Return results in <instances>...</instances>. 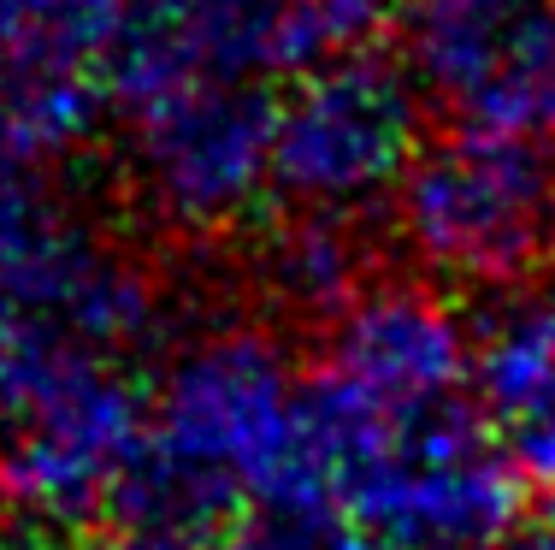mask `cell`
<instances>
[{"label": "cell", "instance_id": "8fae6325", "mask_svg": "<svg viewBox=\"0 0 555 550\" xmlns=\"http://www.w3.org/2000/svg\"><path fill=\"white\" fill-rule=\"evenodd\" d=\"M473 409L520 479L555 486V303L526 296L491 314L473 344Z\"/></svg>", "mask_w": 555, "mask_h": 550}, {"label": "cell", "instance_id": "2e32d148", "mask_svg": "<svg viewBox=\"0 0 555 550\" xmlns=\"http://www.w3.org/2000/svg\"><path fill=\"white\" fill-rule=\"evenodd\" d=\"M373 7H385V0H373Z\"/></svg>", "mask_w": 555, "mask_h": 550}, {"label": "cell", "instance_id": "5b68a950", "mask_svg": "<svg viewBox=\"0 0 555 550\" xmlns=\"http://www.w3.org/2000/svg\"><path fill=\"white\" fill-rule=\"evenodd\" d=\"M137 195L178 231L243 226L272 190V89L260 77L190 72L118 95Z\"/></svg>", "mask_w": 555, "mask_h": 550}, {"label": "cell", "instance_id": "6da1fadb", "mask_svg": "<svg viewBox=\"0 0 555 550\" xmlns=\"http://www.w3.org/2000/svg\"><path fill=\"white\" fill-rule=\"evenodd\" d=\"M526 479L467 397L378 402L337 373L296 379L260 509H320L385 550H491Z\"/></svg>", "mask_w": 555, "mask_h": 550}, {"label": "cell", "instance_id": "5bb4252c", "mask_svg": "<svg viewBox=\"0 0 555 550\" xmlns=\"http://www.w3.org/2000/svg\"><path fill=\"white\" fill-rule=\"evenodd\" d=\"M89 550H190V545H166V539H142V533H118V539L89 545Z\"/></svg>", "mask_w": 555, "mask_h": 550}, {"label": "cell", "instance_id": "9a60e30c", "mask_svg": "<svg viewBox=\"0 0 555 550\" xmlns=\"http://www.w3.org/2000/svg\"><path fill=\"white\" fill-rule=\"evenodd\" d=\"M550 255H555V238H550Z\"/></svg>", "mask_w": 555, "mask_h": 550}, {"label": "cell", "instance_id": "ba28073f", "mask_svg": "<svg viewBox=\"0 0 555 550\" xmlns=\"http://www.w3.org/2000/svg\"><path fill=\"white\" fill-rule=\"evenodd\" d=\"M408 77L461 130L555 154V0H414Z\"/></svg>", "mask_w": 555, "mask_h": 550}, {"label": "cell", "instance_id": "9c48e42d", "mask_svg": "<svg viewBox=\"0 0 555 550\" xmlns=\"http://www.w3.org/2000/svg\"><path fill=\"white\" fill-rule=\"evenodd\" d=\"M325 373H337L343 385L366 391L378 402H408V409L449 402L467 397L473 337L443 291L408 279H366L332 314Z\"/></svg>", "mask_w": 555, "mask_h": 550}, {"label": "cell", "instance_id": "277c9868", "mask_svg": "<svg viewBox=\"0 0 555 550\" xmlns=\"http://www.w3.org/2000/svg\"><path fill=\"white\" fill-rule=\"evenodd\" d=\"M408 255L443 284H520L555 238V154L491 130L420 142L390 190Z\"/></svg>", "mask_w": 555, "mask_h": 550}, {"label": "cell", "instance_id": "3957f363", "mask_svg": "<svg viewBox=\"0 0 555 550\" xmlns=\"http://www.w3.org/2000/svg\"><path fill=\"white\" fill-rule=\"evenodd\" d=\"M142 438L130 361L77 344H36L0 379V497L30 527L107 509Z\"/></svg>", "mask_w": 555, "mask_h": 550}, {"label": "cell", "instance_id": "30bf717a", "mask_svg": "<svg viewBox=\"0 0 555 550\" xmlns=\"http://www.w3.org/2000/svg\"><path fill=\"white\" fill-rule=\"evenodd\" d=\"M89 243L95 231H83L65 214L36 161L0 142V379L36 344H72L65 296H72Z\"/></svg>", "mask_w": 555, "mask_h": 550}, {"label": "cell", "instance_id": "7a4b0ae2", "mask_svg": "<svg viewBox=\"0 0 555 550\" xmlns=\"http://www.w3.org/2000/svg\"><path fill=\"white\" fill-rule=\"evenodd\" d=\"M296 373L260 325H214L166 361L142 397V438L107 509L125 533L202 545L236 503H260L289 432Z\"/></svg>", "mask_w": 555, "mask_h": 550}, {"label": "cell", "instance_id": "4fadbf2b", "mask_svg": "<svg viewBox=\"0 0 555 550\" xmlns=\"http://www.w3.org/2000/svg\"><path fill=\"white\" fill-rule=\"evenodd\" d=\"M231 550H385L366 533H354L349 521L320 515V509H260Z\"/></svg>", "mask_w": 555, "mask_h": 550}, {"label": "cell", "instance_id": "52a82bcc", "mask_svg": "<svg viewBox=\"0 0 555 550\" xmlns=\"http://www.w3.org/2000/svg\"><path fill=\"white\" fill-rule=\"evenodd\" d=\"M373 0H125L107 48V101L190 72L296 77L354 48Z\"/></svg>", "mask_w": 555, "mask_h": 550}, {"label": "cell", "instance_id": "7c38bea8", "mask_svg": "<svg viewBox=\"0 0 555 550\" xmlns=\"http://www.w3.org/2000/svg\"><path fill=\"white\" fill-rule=\"evenodd\" d=\"M260 284H267V296L284 314L332 320L366 284V248H361L354 219L296 207V219H284L260 243Z\"/></svg>", "mask_w": 555, "mask_h": 550}, {"label": "cell", "instance_id": "8992f818", "mask_svg": "<svg viewBox=\"0 0 555 550\" xmlns=\"http://www.w3.org/2000/svg\"><path fill=\"white\" fill-rule=\"evenodd\" d=\"M420 149V89L402 65L343 48L296 72L272 101V190L313 214H366L390 202Z\"/></svg>", "mask_w": 555, "mask_h": 550}]
</instances>
